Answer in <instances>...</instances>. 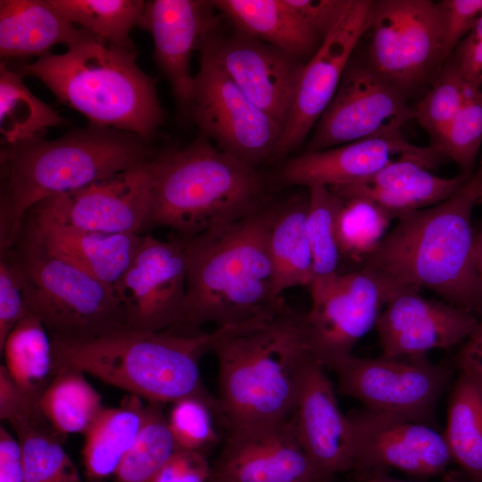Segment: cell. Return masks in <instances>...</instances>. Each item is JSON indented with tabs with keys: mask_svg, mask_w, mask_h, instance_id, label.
Here are the masks:
<instances>
[{
	"mask_svg": "<svg viewBox=\"0 0 482 482\" xmlns=\"http://www.w3.org/2000/svg\"><path fill=\"white\" fill-rule=\"evenodd\" d=\"M342 199L343 206L337 219V239L341 256L342 259L362 263L386 235L393 218L366 199Z\"/></svg>",
	"mask_w": 482,
	"mask_h": 482,
	"instance_id": "74e56055",
	"label": "cell"
},
{
	"mask_svg": "<svg viewBox=\"0 0 482 482\" xmlns=\"http://www.w3.org/2000/svg\"><path fill=\"white\" fill-rule=\"evenodd\" d=\"M354 436L352 471L396 469L415 477L444 473L453 457L444 433L430 424L362 409L348 414Z\"/></svg>",
	"mask_w": 482,
	"mask_h": 482,
	"instance_id": "ac0fdd59",
	"label": "cell"
},
{
	"mask_svg": "<svg viewBox=\"0 0 482 482\" xmlns=\"http://www.w3.org/2000/svg\"><path fill=\"white\" fill-rule=\"evenodd\" d=\"M308 191L278 200L269 234V252L278 295L291 287H310L313 262L306 232Z\"/></svg>",
	"mask_w": 482,
	"mask_h": 482,
	"instance_id": "f1b7e54d",
	"label": "cell"
},
{
	"mask_svg": "<svg viewBox=\"0 0 482 482\" xmlns=\"http://www.w3.org/2000/svg\"><path fill=\"white\" fill-rule=\"evenodd\" d=\"M478 322L468 311L403 287L387 301L375 328L383 355L407 356L447 349L465 341Z\"/></svg>",
	"mask_w": 482,
	"mask_h": 482,
	"instance_id": "44dd1931",
	"label": "cell"
},
{
	"mask_svg": "<svg viewBox=\"0 0 482 482\" xmlns=\"http://www.w3.org/2000/svg\"><path fill=\"white\" fill-rule=\"evenodd\" d=\"M355 477V482H408L390 477L386 470H372Z\"/></svg>",
	"mask_w": 482,
	"mask_h": 482,
	"instance_id": "681fc988",
	"label": "cell"
},
{
	"mask_svg": "<svg viewBox=\"0 0 482 482\" xmlns=\"http://www.w3.org/2000/svg\"><path fill=\"white\" fill-rule=\"evenodd\" d=\"M278 205V200L267 196L235 222L184 238L187 295L181 320L172 330L195 334L205 324L241 325L287 305L276 292L269 252Z\"/></svg>",
	"mask_w": 482,
	"mask_h": 482,
	"instance_id": "6da1fadb",
	"label": "cell"
},
{
	"mask_svg": "<svg viewBox=\"0 0 482 482\" xmlns=\"http://www.w3.org/2000/svg\"><path fill=\"white\" fill-rule=\"evenodd\" d=\"M337 391L381 414L430 424L450 370L427 354L363 358L352 355L333 370Z\"/></svg>",
	"mask_w": 482,
	"mask_h": 482,
	"instance_id": "7c38bea8",
	"label": "cell"
},
{
	"mask_svg": "<svg viewBox=\"0 0 482 482\" xmlns=\"http://www.w3.org/2000/svg\"><path fill=\"white\" fill-rule=\"evenodd\" d=\"M409 97L376 73L355 52L304 152H317L401 131L415 119Z\"/></svg>",
	"mask_w": 482,
	"mask_h": 482,
	"instance_id": "4fadbf2b",
	"label": "cell"
},
{
	"mask_svg": "<svg viewBox=\"0 0 482 482\" xmlns=\"http://www.w3.org/2000/svg\"><path fill=\"white\" fill-rule=\"evenodd\" d=\"M436 6L445 62L482 15V0H442Z\"/></svg>",
	"mask_w": 482,
	"mask_h": 482,
	"instance_id": "b9f144b4",
	"label": "cell"
},
{
	"mask_svg": "<svg viewBox=\"0 0 482 482\" xmlns=\"http://www.w3.org/2000/svg\"><path fill=\"white\" fill-rule=\"evenodd\" d=\"M141 398L127 395L119 406L104 407L85 434L81 451L88 482L112 476L136 444L145 419Z\"/></svg>",
	"mask_w": 482,
	"mask_h": 482,
	"instance_id": "83f0119b",
	"label": "cell"
},
{
	"mask_svg": "<svg viewBox=\"0 0 482 482\" xmlns=\"http://www.w3.org/2000/svg\"><path fill=\"white\" fill-rule=\"evenodd\" d=\"M372 0H353L333 31L304 64L289 118L271 161L286 160L303 142L335 96L350 58L366 34Z\"/></svg>",
	"mask_w": 482,
	"mask_h": 482,
	"instance_id": "e0dca14e",
	"label": "cell"
},
{
	"mask_svg": "<svg viewBox=\"0 0 482 482\" xmlns=\"http://www.w3.org/2000/svg\"><path fill=\"white\" fill-rule=\"evenodd\" d=\"M211 482H327L302 448L290 418L229 433Z\"/></svg>",
	"mask_w": 482,
	"mask_h": 482,
	"instance_id": "ffe728a7",
	"label": "cell"
},
{
	"mask_svg": "<svg viewBox=\"0 0 482 482\" xmlns=\"http://www.w3.org/2000/svg\"><path fill=\"white\" fill-rule=\"evenodd\" d=\"M443 482H466V481H463L462 479L459 478L454 474H447L445 476Z\"/></svg>",
	"mask_w": 482,
	"mask_h": 482,
	"instance_id": "816d5d0a",
	"label": "cell"
},
{
	"mask_svg": "<svg viewBox=\"0 0 482 482\" xmlns=\"http://www.w3.org/2000/svg\"><path fill=\"white\" fill-rule=\"evenodd\" d=\"M266 197L258 170L200 135L186 146L156 155L148 227L192 238L235 222Z\"/></svg>",
	"mask_w": 482,
	"mask_h": 482,
	"instance_id": "52a82bcc",
	"label": "cell"
},
{
	"mask_svg": "<svg viewBox=\"0 0 482 482\" xmlns=\"http://www.w3.org/2000/svg\"><path fill=\"white\" fill-rule=\"evenodd\" d=\"M156 156L130 170L36 204L32 217L109 234L138 233L148 228Z\"/></svg>",
	"mask_w": 482,
	"mask_h": 482,
	"instance_id": "5bb4252c",
	"label": "cell"
},
{
	"mask_svg": "<svg viewBox=\"0 0 482 482\" xmlns=\"http://www.w3.org/2000/svg\"><path fill=\"white\" fill-rule=\"evenodd\" d=\"M468 84L482 86V15L452 54Z\"/></svg>",
	"mask_w": 482,
	"mask_h": 482,
	"instance_id": "f6af8a7d",
	"label": "cell"
},
{
	"mask_svg": "<svg viewBox=\"0 0 482 482\" xmlns=\"http://www.w3.org/2000/svg\"><path fill=\"white\" fill-rule=\"evenodd\" d=\"M92 34L75 25L48 0L0 1V55L38 56L58 44L70 46Z\"/></svg>",
	"mask_w": 482,
	"mask_h": 482,
	"instance_id": "484cf974",
	"label": "cell"
},
{
	"mask_svg": "<svg viewBox=\"0 0 482 482\" xmlns=\"http://www.w3.org/2000/svg\"><path fill=\"white\" fill-rule=\"evenodd\" d=\"M73 24L128 51H136L129 33L145 4L142 0H48Z\"/></svg>",
	"mask_w": 482,
	"mask_h": 482,
	"instance_id": "836d02e7",
	"label": "cell"
},
{
	"mask_svg": "<svg viewBox=\"0 0 482 482\" xmlns=\"http://www.w3.org/2000/svg\"><path fill=\"white\" fill-rule=\"evenodd\" d=\"M217 29L201 38L197 49L210 55L237 87L283 130L305 62L235 29L226 34L219 33Z\"/></svg>",
	"mask_w": 482,
	"mask_h": 482,
	"instance_id": "2e32d148",
	"label": "cell"
},
{
	"mask_svg": "<svg viewBox=\"0 0 482 482\" xmlns=\"http://www.w3.org/2000/svg\"><path fill=\"white\" fill-rule=\"evenodd\" d=\"M234 29L307 62L321 40L287 0H215Z\"/></svg>",
	"mask_w": 482,
	"mask_h": 482,
	"instance_id": "4316f807",
	"label": "cell"
},
{
	"mask_svg": "<svg viewBox=\"0 0 482 482\" xmlns=\"http://www.w3.org/2000/svg\"><path fill=\"white\" fill-rule=\"evenodd\" d=\"M444 436L453 461L482 482V388L462 375L452 390Z\"/></svg>",
	"mask_w": 482,
	"mask_h": 482,
	"instance_id": "d6a6232c",
	"label": "cell"
},
{
	"mask_svg": "<svg viewBox=\"0 0 482 482\" xmlns=\"http://www.w3.org/2000/svg\"><path fill=\"white\" fill-rule=\"evenodd\" d=\"M29 229L48 252L112 288L144 237L138 233L83 230L35 217L30 220Z\"/></svg>",
	"mask_w": 482,
	"mask_h": 482,
	"instance_id": "d4e9b609",
	"label": "cell"
},
{
	"mask_svg": "<svg viewBox=\"0 0 482 482\" xmlns=\"http://www.w3.org/2000/svg\"><path fill=\"white\" fill-rule=\"evenodd\" d=\"M187 112L200 135L220 151L255 170L271 161L282 128L203 52Z\"/></svg>",
	"mask_w": 482,
	"mask_h": 482,
	"instance_id": "8fae6325",
	"label": "cell"
},
{
	"mask_svg": "<svg viewBox=\"0 0 482 482\" xmlns=\"http://www.w3.org/2000/svg\"><path fill=\"white\" fill-rule=\"evenodd\" d=\"M187 277L184 238L144 235L141 245L113 286L127 327L142 331L175 329L182 317Z\"/></svg>",
	"mask_w": 482,
	"mask_h": 482,
	"instance_id": "9a60e30c",
	"label": "cell"
},
{
	"mask_svg": "<svg viewBox=\"0 0 482 482\" xmlns=\"http://www.w3.org/2000/svg\"><path fill=\"white\" fill-rule=\"evenodd\" d=\"M457 365L460 375L482 388V319L461 346Z\"/></svg>",
	"mask_w": 482,
	"mask_h": 482,
	"instance_id": "bcb514c9",
	"label": "cell"
},
{
	"mask_svg": "<svg viewBox=\"0 0 482 482\" xmlns=\"http://www.w3.org/2000/svg\"><path fill=\"white\" fill-rule=\"evenodd\" d=\"M212 465L204 453L176 448L153 482H211Z\"/></svg>",
	"mask_w": 482,
	"mask_h": 482,
	"instance_id": "7bdbcfd3",
	"label": "cell"
},
{
	"mask_svg": "<svg viewBox=\"0 0 482 482\" xmlns=\"http://www.w3.org/2000/svg\"><path fill=\"white\" fill-rule=\"evenodd\" d=\"M83 372L67 367L55 375L38 399V406L53 428L65 436L86 432L104 410L100 394Z\"/></svg>",
	"mask_w": 482,
	"mask_h": 482,
	"instance_id": "1f68e13d",
	"label": "cell"
},
{
	"mask_svg": "<svg viewBox=\"0 0 482 482\" xmlns=\"http://www.w3.org/2000/svg\"><path fill=\"white\" fill-rule=\"evenodd\" d=\"M481 144L482 90L470 85L462 107L436 144L431 146L445 159L455 162L461 173L471 175Z\"/></svg>",
	"mask_w": 482,
	"mask_h": 482,
	"instance_id": "f35d334b",
	"label": "cell"
},
{
	"mask_svg": "<svg viewBox=\"0 0 482 482\" xmlns=\"http://www.w3.org/2000/svg\"><path fill=\"white\" fill-rule=\"evenodd\" d=\"M443 160L436 149L425 155L404 156L365 179L329 188L342 198L366 199L398 219L444 202L467 183L472 174L453 178L433 174L430 169Z\"/></svg>",
	"mask_w": 482,
	"mask_h": 482,
	"instance_id": "cb8c5ba5",
	"label": "cell"
},
{
	"mask_svg": "<svg viewBox=\"0 0 482 482\" xmlns=\"http://www.w3.org/2000/svg\"><path fill=\"white\" fill-rule=\"evenodd\" d=\"M225 328L188 334L125 327L87 339H52L54 370H78L147 403H173L195 397L222 423L219 398L205 387L199 363L212 352Z\"/></svg>",
	"mask_w": 482,
	"mask_h": 482,
	"instance_id": "277c9868",
	"label": "cell"
},
{
	"mask_svg": "<svg viewBox=\"0 0 482 482\" xmlns=\"http://www.w3.org/2000/svg\"><path fill=\"white\" fill-rule=\"evenodd\" d=\"M352 1L287 0L321 41L337 27Z\"/></svg>",
	"mask_w": 482,
	"mask_h": 482,
	"instance_id": "ee69618b",
	"label": "cell"
},
{
	"mask_svg": "<svg viewBox=\"0 0 482 482\" xmlns=\"http://www.w3.org/2000/svg\"><path fill=\"white\" fill-rule=\"evenodd\" d=\"M481 170L444 202L399 217L362 262L399 287L427 288L443 301L482 314V290L473 266L472 211Z\"/></svg>",
	"mask_w": 482,
	"mask_h": 482,
	"instance_id": "3957f363",
	"label": "cell"
},
{
	"mask_svg": "<svg viewBox=\"0 0 482 482\" xmlns=\"http://www.w3.org/2000/svg\"><path fill=\"white\" fill-rule=\"evenodd\" d=\"M470 84L451 55L435 76L426 95L414 105L415 120L434 145L462 107Z\"/></svg>",
	"mask_w": 482,
	"mask_h": 482,
	"instance_id": "8d00e7d4",
	"label": "cell"
},
{
	"mask_svg": "<svg viewBox=\"0 0 482 482\" xmlns=\"http://www.w3.org/2000/svg\"><path fill=\"white\" fill-rule=\"evenodd\" d=\"M434 150L431 145L411 144L401 130L293 155L283 161L275 179L283 187H334L365 179L402 157L425 155Z\"/></svg>",
	"mask_w": 482,
	"mask_h": 482,
	"instance_id": "603a6c76",
	"label": "cell"
},
{
	"mask_svg": "<svg viewBox=\"0 0 482 482\" xmlns=\"http://www.w3.org/2000/svg\"><path fill=\"white\" fill-rule=\"evenodd\" d=\"M155 156L139 136L88 125L62 137L2 146L1 251L12 247L25 215L50 196L143 164Z\"/></svg>",
	"mask_w": 482,
	"mask_h": 482,
	"instance_id": "5b68a950",
	"label": "cell"
},
{
	"mask_svg": "<svg viewBox=\"0 0 482 482\" xmlns=\"http://www.w3.org/2000/svg\"><path fill=\"white\" fill-rule=\"evenodd\" d=\"M14 252L31 285L28 312L51 339H87L127 327L113 288L48 252L29 229Z\"/></svg>",
	"mask_w": 482,
	"mask_h": 482,
	"instance_id": "ba28073f",
	"label": "cell"
},
{
	"mask_svg": "<svg viewBox=\"0 0 482 482\" xmlns=\"http://www.w3.org/2000/svg\"><path fill=\"white\" fill-rule=\"evenodd\" d=\"M0 352H4V365L15 385L38 401L55 375L52 339L40 320L27 312Z\"/></svg>",
	"mask_w": 482,
	"mask_h": 482,
	"instance_id": "f546056e",
	"label": "cell"
},
{
	"mask_svg": "<svg viewBox=\"0 0 482 482\" xmlns=\"http://www.w3.org/2000/svg\"><path fill=\"white\" fill-rule=\"evenodd\" d=\"M0 482H25L21 446L5 428H0Z\"/></svg>",
	"mask_w": 482,
	"mask_h": 482,
	"instance_id": "7dc6e473",
	"label": "cell"
},
{
	"mask_svg": "<svg viewBox=\"0 0 482 482\" xmlns=\"http://www.w3.org/2000/svg\"><path fill=\"white\" fill-rule=\"evenodd\" d=\"M314 358L304 368L290 417L297 439L327 481L351 471L354 436L348 414L339 408L331 380Z\"/></svg>",
	"mask_w": 482,
	"mask_h": 482,
	"instance_id": "d6986e66",
	"label": "cell"
},
{
	"mask_svg": "<svg viewBox=\"0 0 482 482\" xmlns=\"http://www.w3.org/2000/svg\"><path fill=\"white\" fill-rule=\"evenodd\" d=\"M478 168L481 170V180L478 188V202H482V160Z\"/></svg>",
	"mask_w": 482,
	"mask_h": 482,
	"instance_id": "f5cc1de1",
	"label": "cell"
},
{
	"mask_svg": "<svg viewBox=\"0 0 482 482\" xmlns=\"http://www.w3.org/2000/svg\"><path fill=\"white\" fill-rule=\"evenodd\" d=\"M175 449L162 404L147 403L140 435L112 475V482H153Z\"/></svg>",
	"mask_w": 482,
	"mask_h": 482,
	"instance_id": "d590c367",
	"label": "cell"
},
{
	"mask_svg": "<svg viewBox=\"0 0 482 482\" xmlns=\"http://www.w3.org/2000/svg\"><path fill=\"white\" fill-rule=\"evenodd\" d=\"M136 51L117 48L91 35L12 68L41 80L56 99L90 124L134 133L149 141L164 120L154 80L136 62Z\"/></svg>",
	"mask_w": 482,
	"mask_h": 482,
	"instance_id": "8992f818",
	"label": "cell"
},
{
	"mask_svg": "<svg viewBox=\"0 0 482 482\" xmlns=\"http://www.w3.org/2000/svg\"><path fill=\"white\" fill-rule=\"evenodd\" d=\"M66 120L51 106L34 96L22 77L0 63V132L3 146H12L41 137L51 127L62 126Z\"/></svg>",
	"mask_w": 482,
	"mask_h": 482,
	"instance_id": "4dcf8cb0",
	"label": "cell"
},
{
	"mask_svg": "<svg viewBox=\"0 0 482 482\" xmlns=\"http://www.w3.org/2000/svg\"><path fill=\"white\" fill-rule=\"evenodd\" d=\"M0 262V350L5 339L28 312L31 292L29 278L15 252H1Z\"/></svg>",
	"mask_w": 482,
	"mask_h": 482,
	"instance_id": "60d3db41",
	"label": "cell"
},
{
	"mask_svg": "<svg viewBox=\"0 0 482 482\" xmlns=\"http://www.w3.org/2000/svg\"><path fill=\"white\" fill-rule=\"evenodd\" d=\"M212 353L218 362L222 424L229 433L288 420L304 368L314 358L304 315L288 305L228 326Z\"/></svg>",
	"mask_w": 482,
	"mask_h": 482,
	"instance_id": "7a4b0ae2",
	"label": "cell"
},
{
	"mask_svg": "<svg viewBox=\"0 0 482 482\" xmlns=\"http://www.w3.org/2000/svg\"><path fill=\"white\" fill-rule=\"evenodd\" d=\"M306 189L309 195L306 232L313 262L311 285H318L331 280L341 272L337 219L343 199L323 185H312Z\"/></svg>",
	"mask_w": 482,
	"mask_h": 482,
	"instance_id": "e575fe53",
	"label": "cell"
},
{
	"mask_svg": "<svg viewBox=\"0 0 482 482\" xmlns=\"http://www.w3.org/2000/svg\"><path fill=\"white\" fill-rule=\"evenodd\" d=\"M53 482H82V480L75 467L56 478L55 480H54Z\"/></svg>",
	"mask_w": 482,
	"mask_h": 482,
	"instance_id": "f907efd6",
	"label": "cell"
},
{
	"mask_svg": "<svg viewBox=\"0 0 482 482\" xmlns=\"http://www.w3.org/2000/svg\"><path fill=\"white\" fill-rule=\"evenodd\" d=\"M213 10L212 1L151 0L137 23L151 34L155 62L185 112L193 93V52L204 36L218 28Z\"/></svg>",
	"mask_w": 482,
	"mask_h": 482,
	"instance_id": "7402d4cb",
	"label": "cell"
},
{
	"mask_svg": "<svg viewBox=\"0 0 482 482\" xmlns=\"http://www.w3.org/2000/svg\"><path fill=\"white\" fill-rule=\"evenodd\" d=\"M473 266L482 290V227L475 230L473 244Z\"/></svg>",
	"mask_w": 482,
	"mask_h": 482,
	"instance_id": "c3c4849f",
	"label": "cell"
},
{
	"mask_svg": "<svg viewBox=\"0 0 482 482\" xmlns=\"http://www.w3.org/2000/svg\"><path fill=\"white\" fill-rule=\"evenodd\" d=\"M304 327L311 352L325 369L351 357L357 342L375 328L383 308L399 289L378 272L361 267L311 285Z\"/></svg>",
	"mask_w": 482,
	"mask_h": 482,
	"instance_id": "30bf717a",
	"label": "cell"
},
{
	"mask_svg": "<svg viewBox=\"0 0 482 482\" xmlns=\"http://www.w3.org/2000/svg\"><path fill=\"white\" fill-rule=\"evenodd\" d=\"M166 418L176 448L204 453L219 440L214 426L216 416L198 398L186 397L173 403Z\"/></svg>",
	"mask_w": 482,
	"mask_h": 482,
	"instance_id": "ab89813d",
	"label": "cell"
},
{
	"mask_svg": "<svg viewBox=\"0 0 482 482\" xmlns=\"http://www.w3.org/2000/svg\"><path fill=\"white\" fill-rule=\"evenodd\" d=\"M364 60L408 97L434 79L445 63L436 3L372 1Z\"/></svg>",
	"mask_w": 482,
	"mask_h": 482,
	"instance_id": "9c48e42d",
	"label": "cell"
}]
</instances>
